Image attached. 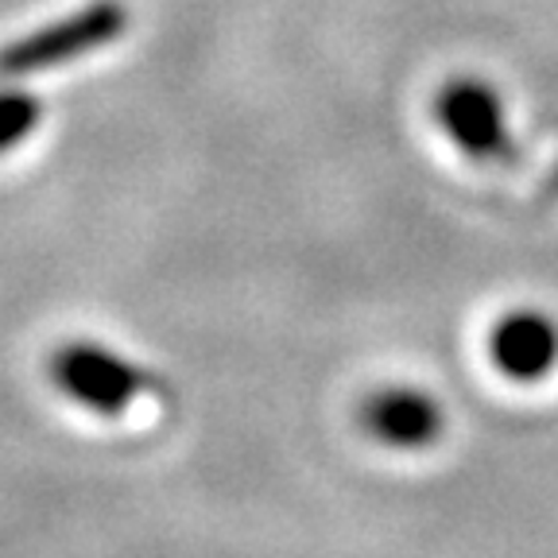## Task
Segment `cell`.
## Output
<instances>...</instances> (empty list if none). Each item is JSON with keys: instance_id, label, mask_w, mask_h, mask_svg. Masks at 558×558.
I'll return each instance as SVG.
<instances>
[{"instance_id": "cell-5", "label": "cell", "mask_w": 558, "mask_h": 558, "mask_svg": "<svg viewBox=\"0 0 558 558\" xmlns=\"http://www.w3.org/2000/svg\"><path fill=\"white\" fill-rule=\"evenodd\" d=\"M488 361L512 384L547 380L558 365V323L532 306L508 311L488 330Z\"/></svg>"}, {"instance_id": "cell-3", "label": "cell", "mask_w": 558, "mask_h": 558, "mask_svg": "<svg viewBox=\"0 0 558 558\" xmlns=\"http://www.w3.org/2000/svg\"><path fill=\"white\" fill-rule=\"evenodd\" d=\"M435 117L442 136L473 163H497L512 151L505 97L485 78H450L435 97Z\"/></svg>"}, {"instance_id": "cell-6", "label": "cell", "mask_w": 558, "mask_h": 558, "mask_svg": "<svg viewBox=\"0 0 558 558\" xmlns=\"http://www.w3.org/2000/svg\"><path fill=\"white\" fill-rule=\"evenodd\" d=\"M44 121V101L20 86H0V156L20 148Z\"/></svg>"}, {"instance_id": "cell-2", "label": "cell", "mask_w": 558, "mask_h": 558, "mask_svg": "<svg viewBox=\"0 0 558 558\" xmlns=\"http://www.w3.org/2000/svg\"><path fill=\"white\" fill-rule=\"evenodd\" d=\"M51 380L66 400L94 411L101 418H117L148 388V373L136 361L121 357L97 341H66L51 353Z\"/></svg>"}, {"instance_id": "cell-1", "label": "cell", "mask_w": 558, "mask_h": 558, "mask_svg": "<svg viewBox=\"0 0 558 558\" xmlns=\"http://www.w3.org/2000/svg\"><path fill=\"white\" fill-rule=\"evenodd\" d=\"M124 32H129V9L121 0H89L82 9L0 47V78L20 82L35 78V74H51V70L113 47Z\"/></svg>"}, {"instance_id": "cell-4", "label": "cell", "mask_w": 558, "mask_h": 558, "mask_svg": "<svg viewBox=\"0 0 558 558\" xmlns=\"http://www.w3.org/2000/svg\"><path fill=\"white\" fill-rule=\"evenodd\" d=\"M361 430L373 442L388 446V450H427L442 438L446 430V411L430 392L415 388V384H388L365 396L357 411Z\"/></svg>"}]
</instances>
